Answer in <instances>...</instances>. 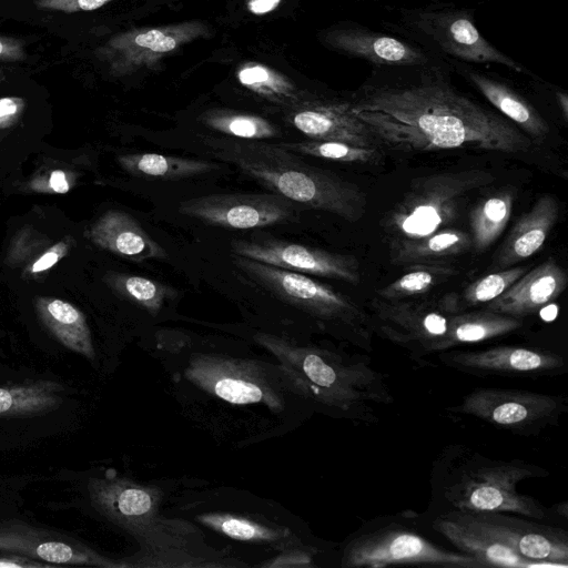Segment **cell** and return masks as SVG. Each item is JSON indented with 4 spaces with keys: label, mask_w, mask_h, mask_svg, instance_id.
<instances>
[{
    "label": "cell",
    "mask_w": 568,
    "mask_h": 568,
    "mask_svg": "<svg viewBox=\"0 0 568 568\" xmlns=\"http://www.w3.org/2000/svg\"><path fill=\"white\" fill-rule=\"evenodd\" d=\"M286 150L320 159L342 163H374L381 160L383 152L377 148L358 146L341 141L307 140L280 143Z\"/></svg>",
    "instance_id": "d590c367"
},
{
    "label": "cell",
    "mask_w": 568,
    "mask_h": 568,
    "mask_svg": "<svg viewBox=\"0 0 568 568\" xmlns=\"http://www.w3.org/2000/svg\"><path fill=\"white\" fill-rule=\"evenodd\" d=\"M34 306L39 318L57 341L88 359H94L90 327L80 310L53 297H37Z\"/></svg>",
    "instance_id": "484cf974"
},
{
    "label": "cell",
    "mask_w": 568,
    "mask_h": 568,
    "mask_svg": "<svg viewBox=\"0 0 568 568\" xmlns=\"http://www.w3.org/2000/svg\"><path fill=\"white\" fill-rule=\"evenodd\" d=\"M114 0H34L40 10L75 13L93 11Z\"/></svg>",
    "instance_id": "f35d334b"
},
{
    "label": "cell",
    "mask_w": 568,
    "mask_h": 568,
    "mask_svg": "<svg viewBox=\"0 0 568 568\" xmlns=\"http://www.w3.org/2000/svg\"><path fill=\"white\" fill-rule=\"evenodd\" d=\"M64 387L53 381L0 386V417L22 418L48 414L63 403Z\"/></svg>",
    "instance_id": "83f0119b"
},
{
    "label": "cell",
    "mask_w": 568,
    "mask_h": 568,
    "mask_svg": "<svg viewBox=\"0 0 568 568\" xmlns=\"http://www.w3.org/2000/svg\"><path fill=\"white\" fill-rule=\"evenodd\" d=\"M390 261L396 265L435 263L459 254L471 246L470 234L443 227L417 239L390 241Z\"/></svg>",
    "instance_id": "4316f807"
},
{
    "label": "cell",
    "mask_w": 568,
    "mask_h": 568,
    "mask_svg": "<svg viewBox=\"0 0 568 568\" xmlns=\"http://www.w3.org/2000/svg\"><path fill=\"white\" fill-rule=\"evenodd\" d=\"M567 397L523 389L478 387L447 410L480 419L519 436H538L559 424Z\"/></svg>",
    "instance_id": "9c48e42d"
},
{
    "label": "cell",
    "mask_w": 568,
    "mask_h": 568,
    "mask_svg": "<svg viewBox=\"0 0 568 568\" xmlns=\"http://www.w3.org/2000/svg\"><path fill=\"white\" fill-rule=\"evenodd\" d=\"M329 50L363 60L373 67L419 65L437 54L406 40L369 29L354 21H341L321 32Z\"/></svg>",
    "instance_id": "e0dca14e"
},
{
    "label": "cell",
    "mask_w": 568,
    "mask_h": 568,
    "mask_svg": "<svg viewBox=\"0 0 568 568\" xmlns=\"http://www.w3.org/2000/svg\"><path fill=\"white\" fill-rule=\"evenodd\" d=\"M357 1H382V0H357Z\"/></svg>",
    "instance_id": "c3c4849f"
},
{
    "label": "cell",
    "mask_w": 568,
    "mask_h": 568,
    "mask_svg": "<svg viewBox=\"0 0 568 568\" xmlns=\"http://www.w3.org/2000/svg\"><path fill=\"white\" fill-rule=\"evenodd\" d=\"M210 34V26L200 20L133 28L111 37L95 50V55L112 77L122 78L155 69L165 57Z\"/></svg>",
    "instance_id": "30bf717a"
},
{
    "label": "cell",
    "mask_w": 568,
    "mask_h": 568,
    "mask_svg": "<svg viewBox=\"0 0 568 568\" xmlns=\"http://www.w3.org/2000/svg\"><path fill=\"white\" fill-rule=\"evenodd\" d=\"M121 166L135 176L179 180L217 169L215 163L158 153H132L120 156Z\"/></svg>",
    "instance_id": "4dcf8cb0"
},
{
    "label": "cell",
    "mask_w": 568,
    "mask_h": 568,
    "mask_svg": "<svg viewBox=\"0 0 568 568\" xmlns=\"http://www.w3.org/2000/svg\"><path fill=\"white\" fill-rule=\"evenodd\" d=\"M399 517H382L365 523L345 542L343 568H382L395 565L444 568H486L475 557L445 548Z\"/></svg>",
    "instance_id": "52a82bcc"
},
{
    "label": "cell",
    "mask_w": 568,
    "mask_h": 568,
    "mask_svg": "<svg viewBox=\"0 0 568 568\" xmlns=\"http://www.w3.org/2000/svg\"><path fill=\"white\" fill-rule=\"evenodd\" d=\"M0 551L22 555L53 565L102 568L125 567L69 535L18 519L0 521Z\"/></svg>",
    "instance_id": "ac0fdd59"
},
{
    "label": "cell",
    "mask_w": 568,
    "mask_h": 568,
    "mask_svg": "<svg viewBox=\"0 0 568 568\" xmlns=\"http://www.w3.org/2000/svg\"><path fill=\"white\" fill-rule=\"evenodd\" d=\"M49 186L53 192L65 193L69 191L70 185L68 183L65 173L60 170H55L49 178Z\"/></svg>",
    "instance_id": "f6af8a7d"
},
{
    "label": "cell",
    "mask_w": 568,
    "mask_h": 568,
    "mask_svg": "<svg viewBox=\"0 0 568 568\" xmlns=\"http://www.w3.org/2000/svg\"><path fill=\"white\" fill-rule=\"evenodd\" d=\"M384 24L400 38L443 58L465 63H495L532 75L526 67L483 37L475 24L473 10L452 1L432 0L416 7H398Z\"/></svg>",
    "instance_id": "5b68a950"
},
{
    "label": "cell",
    "mask_w": 568,
    "mask_h": 568,
    "mask_svg": "<svg viewBox=\"0 0 568 568\" xmlns=\"http://www.w3.org/2000/svg\"><path fill=\"white\" fill-rule=\"evenodd\" d=\"M3 75V70L0 68V78H2Z\"/></svg>",
    "instance_id": "7dc6e473"
},
{
    "label": "cell",
    "mask_w": 568,
    "mask_h": 568,
    "mask_svg": "<svg viewBox=\"0 0 568 568\" xmlns=\"http://www.w3.org/2000/svg\"><path fill=\"white\" fill-rule=\"evenodd\" d=\"M438 361L464 374L488 377H549L566 372L565 358L552 351L525 345H497L478 351L448 349Z\"/></svg>",
    "instance_id": "9a60e30c"
},
{
    "label": "cell",
    "mask_w": 568,
    "mask_h": 568,
    "mask_svg": "<svg viewBox=\"0 0 568 568\" xmlns=\"http://www.w3.org/2000/svg\"><path fill=\"white\" fill-rule=\"evenodd\" d=\"M185 376L201 389L231 404H264L273 410L283 408L282 395L262 367L251 361L197 354L191 358Z\"/></svg>",
    "instance_id": "7c38bea8"
},
{
    "label": "cell",
    "mask_w": 568,
    "mask_h": 568,
    "mask_svg": "<svg viewBox=\"0 0 568 568\" xmlns=\"http://www.w3.org/2000/svg\"><path fill=\"white\" fill-rule=\"evenodd\" d=\"M373 331L406 349L413 361L423 364V358L447 351L454 313L446 311L440 302L384 301L371 302Z\"/></svg>",
    "instance_id": "8fae6325"
},
{
    "label": "cell",
    "mask_w": 568,
    "mask_h": 568,
    "mask_svg": "<svg viewBox=\"0 0 568 568\" xmlns=\"http://www.w3.org/2000/svg\"><path fill=\"white\" fill-rule=\"evenodd\" d=\"M559 217V206L552 195L540 196L511 227L497 251L493 270H504L540 251Z\"/></svg>",
    "instance_id": "cb8c5ba5"
},
{
    "label": "cell",
    "mask_w": 568,
    "mask_h": 568,
    "mask_svg": "<svg viewBox=\"0 0 568 568\" xmlns=\"http://www.w3.org/2000/svg\"><path fill=\"white\" fill-rule=\"evenodd\" d=\"M111 286L152 315H156L168 298L175 296L174 288L151 278L118 274L110 278Z\"/></svg>",
    "instance_id": "8d00e7d4"
},
{
    "label": "cell",
    "mask_w": 568,
    "mask_h": 568,
    "mask_svg": "<svg viewBox=\"0 0 568 568\" xmlns=\"http://www.w3.org/2000/svg\"><path fill=\"white\" fill-rule=\"evenodd\" d=\"M555 98L565 121L568 120V95L565 91L557 90Z\"/></svg>",
    "instance_id": "bcb514c9"
},
{
    "label": "cell",
    "mask_w": 568,
    "mask_h": 568,
    "mask_svg": "<svg viewBox=\"0 0 568 568\" xmlns=\"http://www.w3.org/2000/svg\"><path fill=\"white\" fill-rule=\"evenodd\" d=\"M197 520L212 530L239 541L276 544L290 536L286 529L273 528L229 513H206L197 516Z\"/></svg>",
    "instance_id": "e575fe53"
},
{
    "label": "cell",
    "mask_w": 568,
    "mask_h": 568,
    "mask_svg": "<svg viewBox=\"0 0 568 568\" xmlns=\"http://www.w3.org/2000/svg\"><path fill=\"white\" fill-rule=\"evenodd\" d=\"M254 338L278 359L280 369L298 395L339 417L375 424L377 408L394 403L385 376L364 357L296 346L266 333Z\"/></svg>",
    "instance_id": "7a4b0ae2"
},
{
    "label": "cell",
    "mask_w": 568,
    "mask_h": 568,
    "mask_svg": "<svg viewBox=\"0 0 568 568\" xmlns=\"http://www.w3.org/2000/svg\"><path fill=\"white\" fill-rule=\"evenodd\" d=\"M231 248L235 255L288 271L335 278L352 285L361 283L359 262L354 255L278 240H235Z\"/></svg>",
    "instance_id": "2e32d148"
},
{
    "label": "cell",
    "mask_w": 568,
    "mask_h": 568,
    "mask_svg": "<svg viewBox=\"0 0 568 568\" xmlns=\"http://www.w3.org/2000/svg\"><path fill=\"white\" fill-rule=\"evenodd\" d=\"M454 72L470 83L497 112L526 135L544 140L550 129L539 111L498 74L473 68L469 63L445 58Z\"/></svg>",
    "instance_id": "44dd1931"
},
{
    "label": "cell",
    "mask_w": 568,
    "mask_h": 568,
    "mask_svg": "<svg viewBox=\"0 0 568 568\" xmlns=\"http://www.w3.org/2000/svg\"><path fill=\"white\" fill-rule=\"evenodd\" d=\"M460 513L491 538L540 567L568 566V534L560 527L513 513Z\"/></svg>",
    "instance_id": "4fadbf2b"
},
{
    "label": "cell",
    "mask_w": 568,
    "mask_h": 568,
    "mask_svg": "<svg viewBox=\"0 0 568 568\" xmlns=\"http://www.w3.org/2000/svg\"><path fill=\"white\" fill-rule=\"evenodd\" d=\"M284 0H245L246 10L256 17H262L275 11Z\"/></svg>",
    "instance_id": "ee69618b"
},
{
    "label": "cell",
    "mask_w": 568,
    "mask_h": 568,
    "mask_svg": "<svg viewBox=\"0 0 568 568\" xmlns=\"http://www.w3.org/2000/svg\"><path fill=\"white\" fill-rule=\"evenodd\" d=\"M179 213L216 226L247 230L293 220L296 205L275 194H210L181 202Z\"/></svg>",
    "instance_id": "5bb4252c"
},
{
    "label": "cell",
    "mask_w": 568,
    "mask_h": 568,
    "mask_svg": "<svg viewBox=\"0 0 568 568\" xmlns=\"http://www.w3.org/2000/svg\"><path fill=\"white\" fill-rule=\"evenodd\" d=\"M549 475L548 469L523 459L491 458L465 444H449L433 462L430 508L436 513L505 511L549 520L552 510L517 490L523 480Z\"/></svg>",
    "instance_id": "3957f363"
},
{
    "label": "cell",
    "mask_w": 568,
    "mask_h": 568,
    "mask_svg": "<svg viewBox=\"0 0 568 568\" xmlns=\"http://www.w3.org/2000/svg\"><path fill=\"white\" fill-rule=\"evenodd\" d=\"M68 253V245L64 242H60L54 246L45 251L34 263L32 264L31 273H41L49 270L58 263Z\"/></svg>",
    "instance_id": "b9f144b4"
},
{
    "label": "cell",
    "mask_w": 568,
    "mask_h": 568,
    "mask_svg": "<svg viewBox=\"0 0 568 568\" xmlns=\"http://www.w3.org/2000/svg\"><path fill=\"white\" fill-rule=\"evenodd\" d=\"M286 113L287 121L312 140L341 141L367 148L381 145L353 113L349 98H323L311 93Z\"/></svg>",
    "instance_id": "d6986e66"
},
{
    "label": "cell",
    "mask_w": 568,
    "mask_h": 568,
    "mask_svg": "<svg viewBox=\"0 0 568 568\" xmlns=\"http://www.w3.org/2000/svg\"><path fill=\"white\" fill-rule=\"evenodd\" d=\"M567 281L565 270L549 256L483 308L523 318L558 298L566 290Z\"/></svg>",
    "instance_id": "7402d4cb"
},
{
    "label": "cell",
    "mask_w": 568,
    "mask_h": 568,
    "mask_svg": "<svg viewBox=\"0 0 568 568\" xmlns=\"http://www.w3.org/2000/svg\"><path fill=\"white\" fill-rule=\"evenodd\" d=\"M239 271L256 286L298 310L335 325L341 336L367 353L373 352L372 317L349 296L303 273L232 254Z\"/></svg>",
    "instance_id": "8992f818"
},
{
    "label": "cell",
    "mask_w": 568,
    "mask_h": 568,
    "mask_svg": "<svg viewBox=\"0 0 568 568\" xmlns=\"http://www.w3.org/2000/svg\"><path fill=\"white\" fill-rule=\"evenodd\" d=\"M236 78L244 88L285 111L296 108L311 94L282 72L256 61L242 63Z\"/></svg>",
    "instance_id": "f546056e"
},
{
    "label": "cell",
    "mask_w": 568,
    "mask_h": 568,
    "mask_svg": "<svg viewBox=\"0 0 568 568\" xmlns=\"http://www.w3.org/2000/svg\"><path fill=\"white\" fill-rule=\"evenodd\" d=\"M516 191L501 187L481 197L469 214L471 246L483 253L501 235L511 215Z\"/></svg>",
    "instance_id": "f1b7e54d"
},
{
    "label": "cell",
    "mask_w": 568,
    "mask_h": 568,
    "mask_svg": "<svg viewBox=\"0 0 568 568\" xmlns=\"http://www.w3.org/2000/svg\"><path fill=\"white\" fill-rule=\"evenodd\" d=\"M24 109V100L18 97L0 98V128L13 124Z\"/></svg>",
    "instance_id": "60d3db41"
},
{
    "label": "cell",
    "mask_w": 568,
    "mask_h": 568,
    "mask_svg": "<svg viewBox=\"0 0 568 568\" xmlns=\"http://www.w3.org/2000/svg\"><path fill=\"white\" fill-rule=\"evenodd\" d=\"M432 528L447 539L457 550L478 559L485 567H540L513 549L491 538L459 510L436 513Z\"/></svg>",
    "instance_id": "603a6c76"
},
{
    "label": "cell",
    "mask_w": 568,
    "mask_h": 568,
    "mask_svg": "<svg viewBox=\"0 0 568 568\" xmlns=\"http://www.w3.org/2000/svg\"><path fill=\"white\" fill-rule=\"evenodd\" d=\"M458 273L457 268L439 263L408 265V272L377 290L376 295L384 301H403L422 296Z\"/></svg>",
    "instance_id": "1f68e13d"
},
{
    "label": "cell",
    "mask_w": 568,
    "mask_h": 568,
    "mask_svg": "<svg viewBox=\"0 0 568 568\" xmlns=\"http://www.w3.org/2000/svg\"><path fill=\"white\" fill-rule=\"evenodd\" d=\"M316 549L312 547H296L284 550L278 556L262 564L268 568H313L315 564Z\"/></svg>",
    "instance_id": "74e56055"
},
{
    "label": "cell",
    "mask_w": 568,
    "mask_h": 568,
    "mask_svg": "<svg viewBox=\"0 0 568 568\" xmlns=\"http://www.w3.org/2000/svg\"><path fill=\"white\" fill-rule=\"evenodd\" d=\"M88 236L98 246L134 262L168 257L165 248L123 211H106L90 227Z\"/></svg>",
    "instance_id": "d4e9b609"
},
{
    "label": "cell",
    "mask_w": 568,
    "mask_h": 568,
    "mask_svg": "<svg viewBox=\"0 0 568 568\" xmlns=\"http://www.w3.org/2000/svg\"><path fill=\"white\" fill-rule=\"evenodd\" d=\"M0 554V568H47L55 565L34 560L32 558L1 551Z\"/></svg>",
    "instance_id": "7bdbcfd3"
},
{
    "label": "cell",
    "mask_w": 568,
    "mask_h": 568,
    "mask_svg": "<svg viewBox=\"0 0 568 568\" xmlns=\"http://www.w3.org/2000/svg\"><path fill=\"white\" fill-rule=\"evenodd\" d=\"M201 122L225 135L242 140L260 141L281 134L278 128L256 114L230 109H211L201 115Z\"/></svg>",
    "instance_id": "836d02e7"
},
{
    "label": "cell",
    "mask_w": 568,
    "mask_h": 568,
    "mask_svg": "<svg viewBox=\"0 0 568 568\" xmlns=\"http://www.w3.org/2000/svg\"><path fill=\"white\" fill-rule=\"evenodd\" d=\"M527 271L528 266L498 270L467 285L459 296H445L442 301L450 313L464 312L476 306L484 307L505 293Z\"/></svg>",
    "instance_id": "d6a6232c"
},
{
    "label": "cell",
    "mask_w": 568,
    "mask_h": 568,
    "mask_svg": "<svg viewBox=\"0 0 568 568\" xmlns=\"http://www.w3.org/2000/svg\"><path fill=\"white\" fill-rule=\"evenodd\" d=\"M26 58L21 39L0 34V62H22Z\"/></svg>",
    "instance_id": "ab89813d"
},
{
    "label": "cell",
    "mask_w": 568,
    "mask_h": 568,
    "mask_svg": "<svg viewBox=\"0 0 568 568\" xmlns=\"http://www.w3.org/2000/svg\"><path fill=\"white\" fill-rule=\"evenodd\" d=\"M452 72L440 55L419 65L373 67L349 97L352 111L379 144L394 151L528 152L531 139L463 92Z\"/></svg>",
    "instance_id": "6da1fadb"
},
{
    "label": "cell",
    "mask_w": 568,
    "mask_h": 568,
    "mask_svg": "<svg viewBox=\"0 0 568 568\" xmlns=\"http://www.w3.org/2000/svg\"><path fill=\"white\" fill-rule=\"evenodd\" d=\"M496 176L469 169L414 179L402 199L382 219L390 241L417 239L450 225L468 194L487 186Z\"/></svg>",
    "instance_id": "ba28073f"
},
{
    "label": "cell",
    "mask_w": 568,
    "mask_h": 568,
    "mask_svg": "<svg viewBox=\"0 0 568 568\" xmlns=\"http://www.w3.org/2000/svg\"><path fill=\"white\" fill-rule=\"evenodd\" d=\"M93 507L112 523L141 532L158 515L161 494L158 489L126 478H92L88 485Z\"/></svg>",
    "instance_id": "ffe728a7"
},
{
    "label": "cell",
    "mask_w": 568,
    "mask_h": 568,
    "mask_svg": "<svg viewBox=\"0 0 568 568\" xmlns=\"http://www.w3.org/2000/svg\"><path fill=\"white\" fill-rule=\"evenodd\" d=\"M205 144L215 158L295 203L351 223L366 213V193L356 183L307 164L280 143L210 139Z\"/></svg>",
    "instance_id": "277c9868"
}]
</instances>
